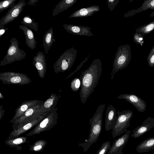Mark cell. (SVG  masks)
Here are the masks:
<instances>
[{"label": "cell", "instance_id": "cell-1", "mask_svg": "<svg viewBox=\"0 0 154 154\" xmlns=\"http://www.w3.org/2000/svg\"><path fill=\"white\" fill-rule=\"evenodd\" d=\"M102 63L99 58L94 59L88 68L82 72L81 84L79 96L84 104L98 84L102 72Z\"/></svg>", "mask_w": 154, "mask_h": 154}, {"label": "cell", "instance_id": "cell-2", "mask_svg": "<svg viewBox=\"0 0 154 154\" xmlns=\"http://www.w3.org/2000/svg\"><path fill=\"white\" fill-rule=\"evenodd\" d=\"M105 104L100 105L92 117L90 119V131L88 139L79 144V146L83 149L84 152H86L90 146L98 140L102 129V121Z\"/></svg>", "mask_w": 154, "mask_h": 154}, {"label": "cell", "instance_id": "cell-3", "mask_svg": "<svg viewBox=\"0 0 154 154\" xmlns=\"http://www.w3.org/2000/svg\"><path fill=\"white\" fill-rule=\"evenodd\" d=\"M131 47L128 44L119 47L115 56L113 68L110 75L112 80L118 71L126 68L130 63L131 58Z\"/></svg>", "mask_w": 154, "mask_h": 154}, {"label": "cell", "instance_id": "cell-4", "mask_svg": "<svg viewBox=\"0 0 154 154\" xmlns=\"http://www.w3.org/2000/svg\"><path fill=\"white\" fill-rule=\"evenodd\" d=\"M77 50L72 47L65 51L55 63L53 69L56 73L64 72L73 66L76 58Z\"/></svg>", "mask_w": 154, "mask_h": 154}, {"label": "cell", "instance_id": "cell-5", "mask_svg": "<svg viewBox=\"0 0 154 154\" xmlns=\"http://www.w3.org/2000/svg\"><path fill=\"white\" fill-rule=\"evenodd\" d=\"M10 42V45L7 51L6 54L3 60L0 61V66L21 60L25 58L26 55V53L19 47V43L16 38H11Z\"/></svg>", "mask_w": 154, "mask_h": 154}, {"label": "cell", "instance_id": "cell-6", "mask_svg": "<svg viewBox=\"0 0 154 154\" xmlns=\"http://www.w3.org/2000/svg\"><path fill=\"white\" fill-rule=\"evenodd\" d=\"M57 109H54L46 112L45 117L31 131L26 134L31 136L39 134L42 132L47 131L53 128L57 123L58 114Z\"/></svg>", "mask_w": 154, "mask_h": 154}, {"label": "cell", "instance_id": "cell-7", "mask_svg": "<svg viewBox=\"0 0 154 154\" xmlns=\"http://www.w3.org/2000/svg\"><path fill=\"white\" fill-rule=\"evenodd\" d=\"M117 118L116 125L112 129L113 138L120 135L128 130L130 126V122L133 116V112L130 110L117 111Z\"/></svg>", "mask_w": 154, "mask_h": 154}, {"label": "cell", "instance_id": "cell-8", "mask_svg": "<svg viewBox=\"0 0 154 154\" xmlns=\"http://www.w3.org/2000/svg\"><path fill=\"white\" fill-rule=\"evenodd\" d=\"M44 102L29 109L21 116L15 120L12 124L13 130H15L23 125L33 121L40 117L44 113L42 106Z\"/></svg>", "mask_w": 154, "mask_h": 154}, {"label": "cell", "instance_id": "cell-9", "mask_svg": "<svg viewBox=\"0 0 154 154\" xmlns=\"http://www.w3.org/2000/svg\"><path fill=\"white\" fill-rule=\"evenodd\" d=\"M0 80L2 83L8 85H23L29 84L31 82L27 75L11 71L0 73Z\"/></svg>", "mask_w": 154, "mask_h": 154}, {"label": "cell", "instance_id": "cell-10", "mask_svg": "<svg viewBox=\"0 0 154 154\" xmlns=\"http://www.w3.org/2000/svg\"><path fill=\"white\" fill-rule=\"evenodd\" d=\"M26 5L25 0H20L11 8L0 20V26H5L17 18L21 13Z\"/></svg>", "mask_w": 154, "mask_h": 154}, {"label": "cell", "instance_id": "cell-11", "mask_svg": "<svg viewBox=\"0 0 154 154\" xmlns=\"http://www.w3.org/2000/svg\"><path fill=\"white\" fill-rule=\"evenodd\" d=\"M131 131L128 130L120 137L116 139L107 154H123V148L127 143Z\"/></svg>", "mask_w": 154, "mask_h": 154}, {"label": "cell", "instance_id": "cell-12", "mask_svg": "<svg viewBox=\"0 0 154 154\" xmlns=\"http://www.w3.org/2000/svg\"><path fill=\"white\" fill-rule=\"evenodd\" d=\"M33 65L35 66L39 76L44 78L47 71V64L45 57L42 51H39L33 57Z\"/></svg>", "mask_w": 154, "mask_h": 154}, {"label": "cell", "instance_id": "cell-13", "mask_svg": "<svg viewBox=\"0 0 154 154\" xmlns=\"http://www.w3.org/2000/svg\"><path fill=\"white\" fill-rule=\"evenodd\" d=\"M117 98L124 99L131 103L140 112H145L146 104L144 100L132 94H122L119 95Z\"/></svg>", "mask_w": 154, "mask_h": 154}, {"label": "cell", "instance_id": "cell-14", "mask_svg": "<svg viewBox=\"0 0 154 154\" xmlns=\"http://www.w3.org/2000/svg\"><path fill=\"white\" fill-rule=\"evenodd\" d=\"M46 113H44L40 117L29 122L10 133L7 139H12L19 137L20 135L35 126L45 117Z\"/></svg>", "mask_w": 154, "mask_h": 154}, {"label": "cell", "instance_id": "cell-15", "mask_svg": "<svg viewBox=\"0 0 154 154\" xmlns=\"http://www.w3.org/2000/svg\"><path fill=\"white\" fill-rule=\"evenodd\" d=\"M63 26L66 32L70 34L88 36L93 35L91 31V29L89 27L72 24H64Z\"/></svg>", "mask_w": 154, "mask_h": 154}, {"label": "cell", "instance_id": "cell-16", "mask_svg": "<svg viewBox=\"0 0 154 154\" xmlns=\"http://www.w3.org/2000/svg\"><path fill=\"white\" fill-rule=\"evenodd\" d=\"M154 127V118L148 117L132 131L131 137L136 138L143 135Z\"/></svg>", "mask_w": 154, "mask_h": 154}, {"label": "cell", "instance_id": "cell-17", "mask_svg": "<svg viewBox=\"0 0 154 154\" xmlns=\"http://www.w3.org/2000/svg\"><path fill=\"white\" fill-rule=\"evenodd\" d=\"M44 101L38 100H31L23 102L16 109L14 116L10 121L12 123L15 120L20 117L30 108L42 103Z\"/></svg>", "mask_w": 154, "mask_h": 154}, {"label": "cell", "instance_id": "cell-18", "mask_svg": "<svg viewBox=\"0 0 154 154\" xmlns=\"http://www.w3.org/2000/svg\"><path fill=\"white\" fill-rule=\"evenodd\" d=\"M115 108L109 104L106 111L105 127L106 131H109L114 127L116 122L117 116Z\"/></svg>", "mask_w": 154, "mask_h": 154}, {"label": "cell", "instance_id": "cell-19", "mask_svg": "<svg viewBox=\"0 0 154 154\" xmlns=\"http://www.w3.org/2000/svg\"><path fill=\"white\" fill-rule=\"evenodd\" d=\"M100 10V8L98 5H93L78 10L73 13L69 17L80 18L88 17L92 15Z\"/></svg>", "mask_w": 154, "mask_h": 154}, {"label": "cell", "instance_id": "cell-20", "mask_svg": "<svg viewBox=\"0 0 154 154\" xmlns=\"http://www.w3.org/2000/svg\"><path fill=\"white\" fill-rule=\"evenodd\" d=\"M19 27L24 33L26 39L25 43L27 46L32 50L36 48L37 42L32 30L28 26L23 25H20Z\"/></svg>", "mask_w": 154, "mask_h": 154}, {"label": "cell", "instance_id": "cell-21", "mask_svg": "<svg viewBox=\"0 0 154 154\" xmlns=\"http://www.w3.org/2000/svg\"><path fill=\"white\" fill-rule=\"evenodd\" d=\"M149 9H154V0H146L143 3L142 5L138 9H132L128 11L124 14V17H131L137 14Z\"/></svg>", "mask_w": 154, "mask_h": 154}, {"label": "cell", "instance_id": "cell-22", "mask_svg": "<svg viewBox=\"0 0 154 154\" xmlns=\"http://www.w3.org/2000/svg\"><path fill=\"white\" fill-rule=\"evenodd\" d=\"M54 42H55V40L54 38L53 28L51 27L46 32L43 37L42 46L45 54L48 53Z\"/></svg>", "mask_w": 154, "mask_h": 154}, {"label": "cell", "instance_id": "cell-23", "mask_svg": "<svg viewBox=\"0 0 154 154\" xmlns=\"http://www.w3.org/2000/svg\"><path fill=\"white\" fill-rule=\"evenodd\" d=\"M77 0H62L55 6L52 15L54 17L59 13L67 10L74 5Z\"/></svg>", "mask_w": 154, "mask_h": 154}, {"label": "cell", "instance_id": "cell-24", "mask_svg": "<svg viewBox=\"0 0 154 154\" xmlns=\"http://www.w3.org/2000/svg\"><path fill=\"white\" fill-rule=\"evenodd\" d=\"M59 97L56 94L52 93L51 95L42 104L44 113H46L56 107Z\"/></svg>", "mask_w": 154, "mask_h": 154}, {"label": "cell", "instance_id": "cell-25", "mask_svg": "<svg viewBox=\"0 0 154 154\" xmlns=\"http://www.w3.org/2000/svg\"><path fill=\"white\" fill-rule=\"evenodd\" d=\"M154 149V137H151L141 142L136 147L139 153L148 152Z\"/></svg>", "mask_w": 154, "mask_h": 154}, {"label": "cell", "instance_id": "cell-26", "mask_svg": "<svg viewBox=\"0 0 154 154\" xmlns=\"http://www.w3.org/2000/svg\"><path fill=\"white\" fill-rule=\"evenodd\" d=\"M22 25L26 26L33 29L35 32L38 31V24L35 22L34 18L27 15L24 16L21 22Z\"/></svg>", "mask_w": 154, "mask_h": 154}, {"label": "cell", "instance_id": "cell-27", "mask_svg": "<svg viewBox=\"0 0 154 154\" xmlns=\"http://www.w3.org/2000/svg\"><path fill=\"white\" fill-rule=\"evenodd\" d=\"M47 143V141L44 140H37L30 146L29 150L36 152H42Z\"/></svg>", "mask_w": 154, "mask_h": 154}, {"label": "cell", "instance_id": "cell-28", "mask_svg": "<svg viewBox=\"0 0 154 154\" xmlns=\"http://www.w3.org/2000/svg\"><path fill=\"white\" fill-rule=\"evenodd\" d=\"M27 140L26 137H19L12 139H7L5 143L11 147H14L25 143Z\"/></svg>", "mask_w": 154, "mask_h": 154}, {"label": "cell", "instance_id": "cell-29", "mask_svg": "<svg viewBox=\"0 0 154 154\" xmlns=\"http://www.w3.org/2000/svg\"><path fill=\"white\" fill-rule=\"evenodd\" d=\"M154 30V20L152 22L143 25L137 28L135 30L136 32L146 35L151 33Z\"/></svg>", "mask_w": 154, "mask_h": 154}, {"label": "cell", "instance_id": "cell-30", "mask_svg": "<svg viewBox=\"0 0 154 154\" xmlns=\"http://www.w3.org/2000/svg\"><path fill=\"white\" fill-rule=\"evenodd\" d=\"M17 0H5L0 2V12H2L5 10L13 7L15 4Z\"/></svg>", "mask_w": 154, "mask_h": 154}, {"label": "cell", "instance_id": "cell-31", "mask_svg": "<svg viewBox=\"0 0 154 154\" xmlns=\"http://www.w3.org/2000/svg\"><path fill=\"white\" fill-rule=\"evenodd\" d=\"M111 148L110 142L107 141L103 143L97 150L96 154H106Z\"/></svg>", "mask_w": 154, "mask_h": 154}, {"label": "cell", "instance_id": "cell-32", "mask_svg": "<svg viewBox=\"0 0 154 154\" xmlns=\"http://www.w3.org/2000/svg\"><path fill=\"white\" fill-rule=\"evenodd\" d=\"M81 77H76L73 79L71 83L70 88L72 90L76 92L81 86Z\"/></svg>", "mask_w": 154, "mask_h": 154}, {"label": "cell", "instance_id": "cell-33", "mask_svg": "<svg viewBox=\"0 0 154 154\" xmlns=\"http://www.w3.org/2000/svg\"><path fill=\"white\" fill-rule=\"evenodd\" d=\"M133 40L135 43L142 46L144 43V35L136 32L133 36Z\"/></svg>", "mask_w": 154, "mask_h": 154}, {"label": "cell", "instance_id": "cell-34", "mask_svg": "<svg viewBox=\"0 0 154 154\" xmlns=\"http://www.w3.org/2000/svg\"><path fill=\"white\" fill-rule=\"evenodd\" d=\"M147 60L149 67H154V45L148 55Z\"/></svg>", "mask_w": 154, "mask_h": 154}, {"label": "cell", "instance_id": "cell-35", "mask_svg": "<svg viewBox=\"0 0 154 154\" xmlns=\"http://www.w3.org/2000/svg\"><path fill=\"white\" fill-rule=\"evenodd\" d=\"M119 0H108L107 1L108 6L110 11H112L119 3Z\"/></svg>", "mask_w": 154, "mask_h": 154}, {"label": "cell", "instance_id": "cell-36", "mask_svg": "<svg viewBox=\"0 0 154 154\" xmlns=\"http://www.w3.org/2000/svg\"><path fill=\"white\" fill-rule=\"evenodd\" d=\"M89 56V55L85 59H84L83 61H82V62L80 63V64L76 68L75 70V71H74L73 72L71 73L68 76H67V77L66 78V79L70 77L72 75H73L75 73L77 72L79 70L80 68L82 67L83 64L85 63V62L88 60Z\"/></svg>", "mask_w": 154, "mask_h": 154}, {"label": "cell", "instance_id": "cell-37", "mask_svg": "<svg viewBox=\"0 0 154 154\" xmlns=\"http://www.w3.org/2000/svg\"><path fill=\"white\" fill-rule=\"evenodd\" d=\"M0 38L5 33L6 30L8 29V28H5V26H0Z\"/></svg>", "mask_w": 154, "mask_h": 154}, {"label": "cell", "instance_id": "cell-38", "mask_svg": "<svg viewBox=\"0 0 154 154\" xmlns=\"http://www.w3.org/2000/svg\"><path fill=\"white\" fill-rule=\"evenodd\" d=\"M5 110L3 109V106L2 105L0 106V119L1 120L4 115Z\"/></svg>", "mask_w": 154, "mask_h": 154}, {"label": "cell", "instance_id": "cell-39", "mask_svg": "<svg viewBox=\"0 0 154 154\" xmlns=\"http://www.w3.org/2000/svg\"><path fill=\"white\" fill-rule=\"evenodd\" d=\"M38 1V0H30L27 3V5H30L32 6H35Z\"/></svg>", "mask_w": 154, "mask_h": 154}, {"label": "cell", "instance_id": "cell-40", "mask_svg": "<svg viewBox=\"0 0 154 154\" xmlns=\"http://www.w3.org/2000/svg\"><path fill=\"white\" fill-rule=\"evenodd\" d=\"M150 17H154V11L150 14Z\"/></svg>", "mask_w": 154, "mask_h": 154}, {"label": "cell", "instance_id": "cell-41", "mask_svg": "<svg viewBox=\"0 0 154 154\" xmlns=\"http://www.w3.org/2000/svg\"><path fill=\"white\" fill-rule=\"evenodd\" d=\"M4 98V96L1 92H0V99H3Z\"/></svg>", "mask_w": 154, "mask_h": 154}, {"label": "cell", "instance_id": "cell-42", "mask_svg": "<svg viewBox=\"0 0 154 154\" xmlns=\"http://www.w3.org/2000/svg\"><path fill=\"white\" fill-rule=\"evenodd\" d=\"M153 154H154V153H153Z\"/></svg>", "mask_w": 154, "mask_h": 154}]
</instances>
